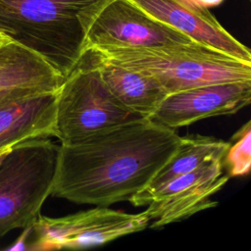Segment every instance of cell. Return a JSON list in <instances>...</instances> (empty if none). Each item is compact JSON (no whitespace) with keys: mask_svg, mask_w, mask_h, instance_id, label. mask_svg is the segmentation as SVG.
Returning <instances> with one entry per match:
<instances>
[{"mask_svg":"<svg viewBox=\"0 0 251 251\" xmlns=\"http://www.w3.org/2000/svg\"><path fill=\"white\" fill-rule=\"evenodd\" d=\"M180 141L176 129L145 118L59 145L52 196L108 207L143 189Z\"/></svg>","mask_w":251,"mask_h":251,"instance_id":"6da1fadb","label":"cell"},{"mask_svg":"<svg viewBox=\"0 0 251 251\" xmlns=\"http://www.w3.org/2000/svg\"><path fill=\"white\" fill-rule=\"evenodd\" d=\"M105 0H0V32L66 77L84 51L83 21Z\"/></svg>","mask_w":251,"mask_h":251,"instance_id":"7a4b0ae2","label":"cell"},{"mask_svg":"<svg viewBox=\"0 0 251 251\" xmlns=\"http://www.w3.org/2000/svg\"><path fill=\"white\" fill-rule=\"evenodd\" d=\"M83 53L150 75L168 94L213 83L251 80V63L197 42L92 48Z\"/></svg>","mask_w":251,"mask_h":251,"instance_id":"3957f363","label":"cell"},{"mask_svg":"<svg viewBox=\"0 0 251 251\" xmlns=\"http://www.w3.org/2000/svg\"><path fill=\"white\" fill-rule=\"evenodd\" d=\"M59 145L49 137L15 144L0 162V237L31 226L51 194Z\"/></svg>","mask_w":251,"mask_h":251,"instance_id":"277c9868","label":"cell"},{"mask_svg":"<svg viewBox=\"0 0 251 251\" xmlns=\"http://www.w3.org/2000/svg\"><path fill=\"white\" fill-rule=\"evenodd\" d=\"M141 119L116 99L97 68L82 59L57 91L55 137L61 144Z\"/></svg>","mask_w":251,"mask_h":251,"instance_id":"5b68a950","label":"cell"},{"mask_svg":"<svg viewBox=\"0 0 251 251\" xmlns=\"http://www.w3.org/2000/svg\"><path fill=\"white\" fill-rule=\"evenodd\" d=\"M149 226L143 211L129 214L105 206L60 218L39 216L32 224L33 240L27 250L47 251L81 249L103 245L125 235L138 232Z\"/></svg>","mask_w":251,"mask_h":251,"instance_id":"8992f818","label":"cell"},{"mask_svg":"<svg viewBox=\"0 0 251 251\" xmlns=\"http://www.w3.org/2000/svg\"><path fill=\"white\" fill-rule=\"evenodd\" d=\"M83 30L84 51L92 48L158 47L195 42L153 17L134 0H105L84 21Z\"/></svg>","mask_w":251,"mask_h":251,"instance_id":"52a82bcc","label":"cell"},{"mask_svg":"<svg viewBox=\"0 0 251 251\" xmlns=\"http://www.w3.org/2000/svg\"><path fill=\"white\" fill-rule=\"evenodd\" d=\"M223 168V159H215L167 183L144 210L148 226L161 227L216 206L217 202L210 197L229 178L227 174L224 175Z\"/></svg>","mask_w":251,"mask_h":251,"instance_id":"ba28073f","label":"cell"},{"mask_svg":"<svg viewBox=\"0 0 251 251\" xmlns=\"http://www.w3.org/2000/svg\"><path fill=\"white\" fill-rule=\"evenodd\" d=\"M250 101L251 80L207 84L168 94L150 119L176 129L206 118L235 114Z\"/></svg>","mask_w":251,"mask_h":251,"instance_id":"9c48e42d","label":"cell"},{"mask_svg":"<svg viewBox=\"0 0 251 251\" xmlns=\"http://www.w3.org/2000/svg\"><path fill=\"white\" fill-rule=\"evenodd\" d=\"M161 22L191 40L251 63L250 50L217 21L207 7L190 0H134Z\"/></svg>","mask_w":251,"mask_h":251,"instance_id":"30bf717a","label":"cell"},{"mask_svg":"<svg viewBox=\"0 0 251 251\" xmlns=\"http://www.w3.org/2000/svg\"><path fill=\"white\" fill-rule=\"evenodd\" d=\"M64 78L32 50L12 40L0 43V98L55 92Z\"/></svg>","mask_w":251,"mask_h":251,"instance_id":"8fae6325","label":"cell"},{"mask_svg":"<svg viewBox=\"0 0 251 251\" xmlns=\"http://www.w3.org/2000/svg\"><path fill=\"white\" fill-rule=\"evenodd\" d=\"M57 91L0 98V149L32 138L55 137Z\"/></svg>","mask_w":251,"mask_h":251,"instance_id":"7c38bea8","label":"cell"},{"mask_svg":"<svg viewBox=\"0 0 251 251\" xmlns=\"http://www.w3.org/2000/svg\"><path fill=\"white\" fill-rule=\"evenodd\" d=\"M81 59L97 68L106 86L120 103L144 118L150 119L168 95L150 75L86 53L82 54Z\"/></svg>","mask_w":251,"mask_h":251,"instance_id":"4fadbf2b","label":"cell"},{"mask_svg":"<svg viewBox=\"0 0 251 251\" xmlns=\"http://www.w3.org/2000/svg\"><path fill=\"white\" fill-rule=\"evenodd\" d=\"M228 145L227 141L210 136H180V141L173 155L148 184L132 195L128 201L135 207L148 205L154 194L170 181L190 173L209 161L223 159Z\"/></svg>","mask_w":251,"mask_h":251,"instance_id":"5bb4252c","label":"cell"},{"mask_svg":"<svg viewBox=\"0 0 251 251\" xmlns=\"http://www.w3.org/2000/svg\"><path fill=\"white\" fill-rule=\"evenodd\" d=\"M233 142L223 158V164L227 168V176H241L249 173L251 167V126L247 122L232 136Z\"/></svg>","mask_w":251,"mask_h":251,"instance_id":"9a60e30c","label":"cell"},{"mask_svg":"<svg viewBox=\"0 0 251 251\" xmlns=\"http://www.w3.org/2000/svg\"><path fill=\"white\" fill-rule=\"evenodd\" d=\"M24 231L19 236V238L14 242L12 246L8 248V250H27V238L31 234L32 230V225L29 226H26L23 228Z\"/></svg>","mask_w":251,"mask_h":251,"instance_id":"2e32d148","label":"cell"},{"mask_svg":"<svg viewBox=\"0 0 251 251\" xmlns=\"http://www.w3.org/2000/svg\"><path fill=\"white\" fill-rule=\"evenodd\" d=\"M14 145H11V146H7V147H4V148H1L0 149V162L1 160L4 158V156L11 150V148L13 147Z\"/></svg>","mask_w":251,"mask_h":251,"instance_id":"e0dca14e","label":"cell"},{"mask_svg":"<svg viewBox=\"0 0 251 251\" xmlns=\"http://www.w3.org/2000/svg\"><path fill=\"white\" fill-rule=\"evenodd\" d=\"M7 40H10V39L7 38L4 34H2V33L0 32V43H2V42H4V41H7Z\"/></svg>","mask_w":251,"mask_h":251,"instance_id":"ac0fdd59","label":"cell"}]
</instances>
